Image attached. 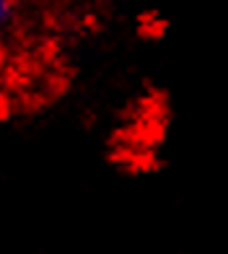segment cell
<instances>
[{
  "label": "cell",
  "instance_id": "1",
  "mask_svg": "<svg viewBox=\"0 0 228 254\" xmlns=\"http://www.w3.org/2000/svg\"><path fill=\"white\" fill-rule=\"evenodd\" d=\"M18 13V3L16 0H0V34H5L16 21Z\"/></svg>",
  "mask_w": 228,
  "mask_h": 254
}]
</instances>
